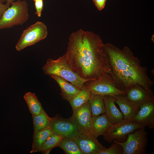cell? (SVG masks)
<instances>
[{
  "label": "cell",
  "mask_w": 154,
  "mask_h": 154,
  "mask_svg": "<svg viewBox=\"0 0 154 154\" xmlns=\"http://www.w3.org/2000/svg\"><path fill=\"white\" fill-rule=\"evenodd\" d=\"M65 54L72 70L83 79H98L107 73L103 43L98 35L80 29L69 38Z\"/></svg>",
  "instance_id": "6da1fadb"
},
{
  "label": "cell",
  "mask_w": 154,
  "mask_h": 154,
  "mask_svg": "<svg viewBox=\"0 0 154 154\" xmlns=\"http://www.w3.org/2000/svg\"><path fill=\"white\" fill-rule=\"evenodd\" d=\"M103 54L107 72L114 79L119 89L126 92L134 86L151 90L154 82L149 77L147 68L141 65L130 48L125 46L121 49L112 44H104Z\"/></svg>",
  "instance_id": "7a4b0ae2"
},
{
  "label": "cell",
  "mask_w": 154,
  "mask_h": 154,
  "mask_svg": "<svg viewBox=\"0 0 154 154\" xmlns=\"http://www.w3.org/2000/svg\"><path fill=\"white\" fill-rule=\"evenodd\" d=\"M46 75H54L60 76L81 90L84 83L89 80L80 77L72 70L65 54L56 60L48 58L46 64L42 67Z\"/></svg>",
  "instance_id": "3957f363"
},
{
  "label": "cell",
  "mask_w": 154,
  "mask_h": 154,
  "mask_svg": "<svg viewBox=\"0 0 154 154\" xmlns=\"http://www.w3.org/2000/svg\"><path fill=\"white\" fill-rule=\"evenodd\" d=\"M0 19V29L22 25L29 17L28 6L25 0H17L11 4Z\"/></svg>",
  "instance_id": "277c9868"
},
{
  "label": "cell",
  "mask_w": 154,
  "mask_h": 154,
  "mask_svg": "<svg viewBox=\"0 0 154 154\" xmlns=\"http://www.w3.org/2000/svg\"><path fill=\"white\" fill-rule=\"evenodd\" d=\"M84 85L91 94L102 96L126 94L125 92L117 88L114 79L108 73L98 79L88 81Z\"/></svg>",
  "instance_id": "5b68a950"
},
{
  "label": "cell",
  "mask_w": 154,
  "mask_h": 154,
  "mask_svg": "<svg viewBox=\"0 0 154 154\" xmlns=\"http://www.w3.org/2000/svg\"><path fill=\"white\" fill-rule=\"evenodd\" d=\"M147 126L146 124L139 123L132 119H123L119 123L112 124L103 138L110 144L114 140L121 142L136 129Z\"/></svg>",
  "instance_id": "8992f818"
},
{
  "label": "cell",
  "mask_w": 154,
  "mask_h": 154,
  "mask_svg": "<svg viewBox=\"0 0 154 154\" xmlns=\"http://www.w3.org/2000/svg\"><path fill=\"white\" fill-rule=\"evenodd\" d=\"M147 135L145 127H143L129 134L125 141H115L122 146L123 154H145L148 143Z\"/></svg>",
  "instance_id": "52a82bcc"
},
{
  "label": "cell",
  "mask_w": 154,
  "mask_h": 154,
  "mask_svg": "<svg viewBox=\"0 0 154 154\" xmlns=\"http://www.w3.org/2000/svg\"><path fill=\"white\" fill-rule=\"evenodd\" d=\"M48 35L47 27L43 22L37 21L25 30L15 46L16 50L20 51L45 39Z\"/></svg>",
  "instance_id": "ba28073f"
},
{
  "label": "cell",
  "mask_w": 154,
  "mask_h": 154,
  "mask_svg": "<svg viewBox=\"0 0 154 154\" xmlns=\"http://www.w3.org/2000/svg\"><path fill=\"white\" fill-rule=\"evenodd\" d=\"M50 127L53 133L63 137L74 139L79 132L70 117L64 118L59 114L52 118Z\"/></svg>",
  "instance_id": "9c48e42d"
},
{
  "label": "cell",
  "mask_w": 154,
  "mask_h": 154,
  "mask_svg": "<svg viewBox=\"0 0 154 154\" xmlns=\"http://www.w3.org/2000/svg\"><path fill=\"white\" fill-rule=\"evenodd\" d=\"M73 139L83 154H97L99 151L106 148L89 132H79Z\"/></svg>",
  "instance_id": "30bf717a"
},
{
  "label": "cell",
  "mask_w": 154,
  "mask_h": 154,
  "mask_svg": "<svg viewBox=\"0 0 154 154\" xmlns=\"http://www.w3.org/2000/svg\"><path fill=\"white\" fill-rule=\"evenodd\" d=\"M92 117L88 100L80 107L73 111L70 118L76 125L79 132L89 133Z\"/></svg>",
  "instance_id": "8fae6325"
},
{
  "label": "cell",
  "mask_w": 154,
  "mask_h": 154,
  "mask_svg": "<svg viewBox=\"0 0 154 154\" xmlns=\"http://www.w3.org/2000/svg\"><path fill=\"white\" fill-rule=\"evenodd\" d=\"M132 119L136 122L146 124L150 129L154 127V100L147 101L141 105L137 114Z\"/></svg>",
  "instance_id": "7c38bea8"
},
{
  "label": "cell",
  "mask_w": 154,
  "mask_h": 154,
  "mask_svg": "<svg viewBox=\"0 0 154 154\" xmlns=\"http://www.w3.org/2000/svg\"><path fill=\"white\" fill-rule=\"evenodd\" d=\"M125 92V95L127 98L139 106L147 101L154 100V96L151 90H146L139 86H133Z\"/></svg>",
  "instance_id": "4fadbf2b"
},
{
  "label": "cell",
  "mask_w": 154,
  "mask_h": 154,
  "mask_svg": "<svg viewBox=\"0 0 154 154\" xmlns=\"http://www.w3.org/2000/svg\"><path fill=\"white\" fill-rule=\"evenodd\" d=\"M112 124L105 114L92 117L89 133L97 138L100 135H104Z\"/></svg>",
  "instance_id": "5bb4252c"
},
{
  "label": "cell",
  "mask_w": 154,
  "mask_h": 154,
  "mask_svg": "<svg viewBox=\"0 0 154 154\" xmlns=\"http://www.w3.org/2000/svg\"><path fill=\"white\" fill-rule=\"evenodd\" d=\"M113 96L115 103L118 105L121 110L124 119H132L138 112L139 106L130 101L125 95H117Z\"/></svg>",
  "instance_id": "9a60e30c"
},
{
  "label": "cell",
  "mask_w": 154,
  "mask_h": 154,
  "mask_svg": "<svg viewBox=\"0 0 154 154\" xmlns=\"http://www.w3.org/2000/svg\"><path fill=\"white\" fill-rule=\"evenodd\" d=\"M105 107V113L112 124L119 123L124 119L122 113L115 105V100L113 96H103Z\"/></svg>",
  "instance_id": "2e32d148"
},
{
  "label": "cell",
  "mask_w": 154,
  "mask_h": 154,
  "mask_svg": "<svg viewBox=\"0 0 154 154\" xmlns=\"http://www.w3.org/2000/svg\"><path fill=\"white\" fill-rule=\"evenodd\" d=\"M50 76L57 82L60 86L61 90L60 95L63 99L69 101L80 93V90L62 78L54 75H50Z\"/></svg>",
  "instance_id": "e0dca14e"
},
{
  "label": "cell",
  "mask_w": 154,
  "mask_h": 154,
  "mask_svg": "<svg viewBox=\"0 0 154 154\" xmlns=\"http://www.w3.org/2000/svg\"><path fill=\"white\" fill-rule=\"evenodd\" d=\"M52 132L50 127L46 128L37 132L34 133L32 149L31 153L40 152L42 145Z\"/></svg>",
  "instance_id": "ac0fdd59"
},
{
  "label": "cell",
  "mask_w": 154,
  "mask_h": 154,
  "mask_svg": "<svg viewBox=\"0 0 154 154\" xmlns=\"http://www.w3.org/2000/svg\"><path fill=\"white\" fill-rule=\"evenodd\" d=\"M32 116L34 133L50 127L52 118L49 116L44 110L40 114Z\"/></svg>",
  "instance_id": "d6986e66"
},
{
  "label": "cell",
  "mask_w": 154,
  "mask_h": 154,
  "mask_svg": "<svg viewBox=\"0 0 154 154\" xmlns=\"http://www.w3.org/2000/svg\"><path fill=\"white\" fill-rule=\"evenodd\" d=\"M23 98L32 115H38L44 110L41 104L34 93L27 92L24 95Z\"/></svg>",
  "instance_id": "ffe728a7"
},
{
  "label": "cell",
  "mask_w": 154,
  "mask_h": 154,
  "mask_svg": "<svg viewBox=\"0 0 154 154\" xmlns=\"http://www.w3.org/2000/svg\"><path fill=\"white\" fill-rule=\"evenodd\" d=\"M89 101L92 117L105 114V110L103 96L91 94Z\"/></svg>",
  "instance_id": "44dd1931"
},
{
  "label": "cell",
  "mask_w": 154,
  "mask_h": 154,
  "mask_svg": "<svg viewBox=\"0 0 154 154\" xmlns=\"http://www.w3.org/2000/svg\"><path fill=\"white\" fill-rule=\"evenodd\" d=\"M58 147L67 154H83L73 139L63 137Z\"/></svg>",
  "instance_id": "7402d4cb"
},
{
  "label": "cell",
  "mask_w": 154,
  "mask_h": 154,
  "mask_svg": "<svg viewBox=\"0 0 154 154\" xmlns=\"http://www.w3.org/2000/svg\"><path fill=\"white\" fill-rule=\"evenodd\" d=\"M91 93L83 85L80 93L68 102L73 111L78 109L89 100Z\"/></svg>",
  "instance_id": "603a6c76"
},
{
  "label": "cell",
  "mask_w": 154,
  "mask_h": 154,
  "mask_svg": "<svg viewBox=\"0 0 154 154\" xmlns=\"http://www.w3.org/2000/svg\"><path fill=\"white\" fill-rule=\"evenodd\" d=\"M63 137L52 133L47 138L42 145L40 152L42 154H49L53 148L58 147Z\"/></svg>",
  "instance_id": "cb8c5ba5"
},
{
  "label": "cell",
  "mask_w": 154,
  "mask_h": 154,
  "mask_svg": "<svg viewBox=\"0 0 154 154\" xmlns=\"http://www.w3.org/2000/svg\"><path fill=\"white\" fill-rule=\"evenodd\" d=\"M113 142L110 147L100 150L97 154H123L122 146L115 140Z\"/></svg>",
  "instance_id": "d4e9b609"
},
{
  "label": "cell",
  "mask_w": 154,
  "mask_h": 154,
  "mask_svg": "<svg viewBox=\"0 0 154 154\" xmlns=\"http://www.w3.org/2000/svg\"><path fill=\"white\" fill-rule=\"evenodd\" d=\"M35 6L36 9L35 14L38 17H40L42 11L43 7V0L36 1L34 2Z\"/></svg>",
  "instance_id": "484cf974"
},
{
  "label": "cell",
  "mask_w": 154,
  "mask_h": 154,
  "mask_svg": "<svg viewBox=\"0 0 154 154\" xmlns=\"http://www.w3.org/2000/svg\"><path fill=\"white\" fill-rule=\"evenodd\" d=\"M93 1L97 9L101 11L104 8L106 0H93Z\"/></svg>",
  "instance_id": "4316f807"
},
{
  "label": "cell",
  "mask_w": 154,
  "mask_h": 154,
  "mask_svg": "<svg viewBox=\"0 0 154 154\" xmlns=\"http://www.w3.org/2000/svg\"><path fill=\"white\" fill-rule=\"evenodd\" d=\"M0 1V19L5 11L9 7L5 4Z\"/></svg>",
  "instance_id": "83f0119b"
},
{
  "label": "cell",
  "mask_w": 154,
  "mask_h": 154,
  "mask_svg": "<svg viewBox=\"0 0 154 154\" xmlns=\"http://www.w3.org/2000/svg\"><path fill=\"white\" fill-rule=\"evenodd\" d=\"M14 1V0H7V3L6 4L8 7H9L11 3Z\"/></svg>",
  "instance_id": "f1b7e54d"
},
{
  "label": "cell",
  "mask_w": 154,
  "mask_h": 154,
  "mask_svg": "<svg viewBox=\"0 0 154 154\" xmlns=\"http://www.w3.org/2000/svg\"><path fill=\"white\" fill-rule=\"evenodd\" d=\"M0 1L3 3L6 1H7V0H0Z\"/></svg>",
  "instance_id": "f546056e"
},
{
  "label": "cell",
  "mask_w": 154,
  "mask_h": 154,
  "mask_svg": "<svg viewBox=\"0 0 154 154\" xmlns=\"http://www.w3.org/2000/svg\"><path fill=\"white\" fill-rule=\"evenodd\" d=\"M35 2L36 1H39V0H33Z\"/></svg>",
  "instance_id": "4dcf8cb0"
}]
</instances>
